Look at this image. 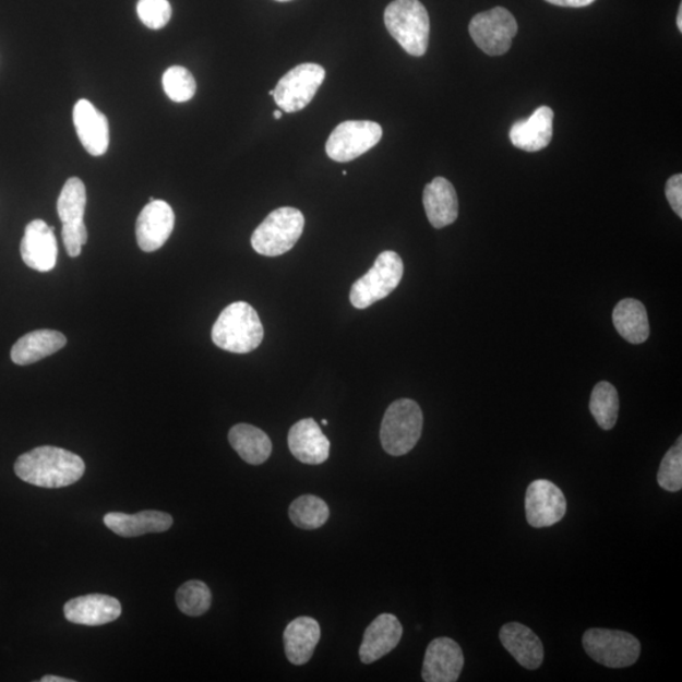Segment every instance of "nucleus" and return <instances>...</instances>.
<instances>
[{"mask_svg": "<svg viewBox=\"0 0 682 682\" xmlns=\"http://www.w3.org/2000/svg\"><path fill=\"white\" fill-rule=\"evenodd\" d=\"M657 483L668 492H679L682 488V439L665 454L657 472Z\"/></svg>", "mask_w": 682, "mask_h": 682, "instance_id": "nucleus-32", "label": "nucleus"}, {"mask_svg": "<svg viewBox=\"0 0 682 682\" xmlns=\"http://www.w3.org/2000/svg\"><path fill=\"white\" fill-rule=\"evenodd\" d=\"M423 428V415L412 399H397L384 414L381 424V443L384 452L403 456L419 443Z\"/></svg>", "mask_w": 682, "mask_h": 682, "instance_id": "nucleus-4", "label": "nucleus"}, {"mask_svg": "<svg viewBox=\"0 0 682 682\" xmlns=\"http://www.w3.org/2000/svg\"><path fill=\"white\" fill-rule=\"evenodd\" d=\"M613 324L623 339L642 344L648 339L649 324L645 304L635 299H624L613 311Z\"/></svg>", "mask_w": 682, "mask_h": 682, "instance_id": "nucleus-26", "label": "nucleus"}, {"mask_svg": "<svg viewBox=\"0 0 682 682\" xmlns=\"http://www.w3.org/2000/svg\"><path fill=\"white\" fill-rule=\"evenodd\" d=\"M502 645L527 670H537L543 662V645L533 630L521 623L503 625L500 632Z\"/></svg>", "mask_w": 682, "mask_h": 682, "instance_id": "nucleus-19", "label": "nucleus"}, {"mask_svg": "<svg viewBox=\"0 0 682 682\" xmlns=\"http://www.w3.org/2000/svg\"><path fill=\"white\" fill-rule=\"evenodd\" d=\"M104 524L118 536L139 537L168 531L174 519L168 513L159 511H143L136 515L110 512L104 516Z\"/></svg>", "mask_w": 682, "mask_h": 682, "instance_id": "nucleus-21", "label": "nucleus"}, {"mask_svg": "<svg viewBox=\"0 0 682 682\" xmlns=\"http://www.w3.org/2000/svg\"><path fill=\"white\" fill-rule=\"evenodd\" d=\"M594 420L603 430H612L620 411V397L613 384L600 382L594 387L589 404Z\"/></svg>", "mask_w": 682, "mask_h": 682, "instance_id": "nucleus-27", "label": "nucleus"}, {"mask_svg": "<svg viewBox=\"0 0 682 682\" xmlns=\"http://www.w3.org/2000/svg\"><path fill=\"white\" fill-rule=\"evenodd\" d=\"M290 519L294 525L302 529L323 527L331 516L327 504L316 495H301L290 505Z\"/></svg>", "mask_w": 682, "mask_h": 682, "instance_id": "nucleus-28", "label": "nucleus"}, {"mask_svg": "<svg viewBox=\"0 0 682 682\" xmlns=\"http://www.w3.org/2000/svg\"><path fill=\"white\" fill-rule=\"evenodd\" d=\"M63 613L71 623L96 627L117 621L122 614V606L113 597L89 594L69 600L63 607Z\"/></svg>", "mask_w": 682, "mask_h": 682, "instance_id": "nucleus-17", "label": "nucleus"}, {"mask_svg": "<svg viewBox=\"0 0 682 682\" xmlns=\"http://www.w3.org/2000/svg\"><path fill=\"white\" fill-rule=\"evenodd\" d=\"M384 23L393 38L416 58L428 51L430 19L420 0H395L384 12Z\"/></svg>", "mask_w": 682, "mask_h": 682, "instance_id": "nucleus-3", "label": "nucleus"}, {"mask_svg": "<svg viewBox=\"0 0 682 682\" xmlns=\"http://www.w3.org/2000/svg\"><path fill=\"white\" fill-rule=\"evenodd\" d=\"M323 424H324V427H326L327 420H323Z\"/></svg>", "mask_w": 682, "mask_h": 682, "instance_id": "nucleus-42", "label": "nucleus"}, {"mask_svg": "<svg viewBox=\"0 0 682 682\" xmlns=\"http://www.w3.org/2000/svg\"><path fill=\"white\" fill-rule=\"evenodd\" d=\"M67 336L56 331L31 332L13 345L11 358L15 364L29 366L50 357L65 347Z\"/></svg>", "mask_w": 682, "mask_h": 682, "instance_id": "nucleus-24", "label": "nucleus"}, {"mask_svg": "<svg viewBox=\"0 0 682 682\" xmlns=\"http://www.w3.org/2000/svg\"><path fill=\"white\" fill-rule=\"evenodd\" d=\"M383 131L371 120H348L335 128L326 142V154L336 163H349L372 149Z\"/></svg>", "mask_w": 682, "mask_h": 682, "instance_id": "nucleus-9", "label": "nucleus"}, {"mask_svg": "<svg viewBox=\"0 0 682 682\" xmlns=\"http://www.w3.org/2000/svg\"><path fill=\"white\" fill-rule=\"evenodd\" d=\"M677 23H678L679 31L682 32V5H680L679 8Z\"/></svg>", "mask_w": 682, "mask_h": 682, "instance_id": "nucleus-38", "label": "nucleus"}, {"mask_svg": "<svg viewBox=\"0 0 682 682\" xmlns=\"http://www.w3.org/2000/svg\"><path fill=\"white\" fill-rule=\"evenodd\" d=\"M41 682H75V680H70L67 678H59V677H44L41 680H39Z\"/></svg>", "mask_w": 682, "mask_h": 682, "instance_id": "nucleus-37", "label": "nucleus"}, {"mask_svg": "<svg viewBox=\"0 0 682 682\" xmlns=\"http://www.w3.org/2000/svg\"><path fill=\"white\" fill-rule=\"evenodd\" d=\"M58 240L53 228L41 219L32 220L21 243V255L26 266L38 272H50L58 263Z\"/></svg>", "mask_w": 682, "mask_h": 682, "instance_id": "nucleus-13", "label": "nucleus"}, {"mask_svg": "<svg viewBox=\"0 0 682 682\" xmlns=\"http://www.w3.org/2000/svg\"><path fill=\"white\" fill-rule=\"evenodd\" d=\"M273 116H275V119L278 120V119L283 118V111H280V109L276 110L275 113H273Z\"/></svg>", "mask_w": 682, "mask_h": 682, "instance_id": "nucleus-39", "label": "nucleus"}, {"mask_svg": "<svg viewBox=\"0 0 682 682\" xmlns=\"http://www.w3.org/2000/svg\"><path fill=\"white\" fill-rule=\"evenodd\" d=\"M518 24L513 14L503 7L479 13L469 24L472 41L489 56L507 52L516 37Z\"/></svg>", "mask_w": 682, "mask_h": 682, "instance_id": "nucleus-8", "label": "nucleus"}, {"mask_svg": "<svg viewBox=\"0 0 682 682\" xmlns=\"http://www.w3.org/2000/svg\"><path fill=\"white\" fill-rule=\"evenodd\" d=\"M87 198L82 180L71 178L63 184L58 200V214L62 224L84 222Z\"/></svg>", "mask_w": 682, "mask_h": 682, "instance_id": "nucleus-29", "label": "nucleus"}, {"mask_svg": "<svg viewBox=\"0 0 682 682\" xmlns=\"http://www.w3.org/2000/svg\"><path fill=\"white\" fill-rule=\"evenodd\" d=\"M553 133V111L549 107H540L526 120L513 124L510 139L513 146L537 152L549 146Z\"/></svg>", "mask_w": 682, "mask_h": 682, "instance_id": "nucleus-22", "label": "nucleus"}, {"mask_svg": "<svg viewBox=\"0 0 682 682\" xmlns=\"http://www.w3.org/2000/svg\"><path fill=\"white\" fill-rule=\"evenodd\" d=\"M404 635L403 624L393 614L384 613L375 618L364 632L359 648L360 661L373 663L395 649Z\"/></svg>", "mask_w": 682, "mask_h": 682, "instance_id": "nucleus-15", "label": "nucleus"}, {"mask_svg": "<svg viewBox=\"0 0 682 682\" xmlns=\"http://www.w3.org/2000/svg\"><path fill=\"white\" fill-rule=\"evenodd\" d=\"M546 2L559 7L583 8L593 4L596 0H546Z\"/></svg>", "mask_w": 682, "mask_h": 682, "instance_id": "nucleus-36", "label": "nucleus"}, {"mask_svg": "<svg viewBox=\"0 0 682 682\" xmlns=\"http://www.w3.org/2000/svg\"><path fill=\"white\" fill-rule=\"evenodd\" d=\"M264 331L250 303L238 301L224 309L215 321L212 339L216 347L236 355H247L260 347Z\"/></svg>", "mask_w": 682, "mask_h": 682, "instance_id": "nucleus-2", "label": "nucleus"}, {"mask_svg": "<svg viewBox=\"0 0 682 682\" xmlns=\"http://www.w3.org/2000/svg\"><path fill=\"white\" fill-rule=\"evenodd\" d=\"M583 647L594 661L609 669L629 668L641 655L639 641L623 631L591 629L584 633Z\"/></svg>", "mask_w": 682, "mask_h": 682, "instance_id": "nucleus-7", "label": "nucleus"}, {"mask_svg": "<svg viewBox=\"0 0 682 682\" xmlns=\"http://www.w3.org/2000/svg\"><path fill=\"white\" fill-rule=\"evenodd\" d=\"M176 603L183 614L200 617L205 614L212 606V591L200 581H190L181 585L176 593Z\"/></svg>", "mask_w": 682, "mask_h": 682, "instance_id": "nucleus-30", "label": "nucleus"}, {"mask_svg": "<svg viewBox=\"0 0 682 682\" xmlns=\"http://www.w3.org/2000/svg\"><path fill=\"white\" fill-rule=\"evenodd\" d=\"M320 637V624L314 618H296L284 633L287 660L296 666L308 663L314 655Z\"/></svg>", "mask_w": 682, "mask_h": 682, "instance_id": "nucleus-23", "label": "nucleus"}, {"mask_svg": "<svg viewBox=\"0 0 682 682\" xmlns=\"http://www.w3.org/2000/svg\"><path fill=\"white\" fill-rule=\"evenodd\" d=\"M303 214L295 207H279L272 212L252 236L256 253L278 256L291 251L302 236Z\"/></svg>", "mask_w": 682, "mask_h": 682, "instance_id": "nucleus-5", "label": "nucleus"}, {"mask_svg": "<svg viewBox=\"0 0 682 682\" xmlns=\"http://www.w3.org/2000/svg\"><path fill=\"white\" fill-rule=\"evenodd\" d=\"M15 475L41 488H63L76 483L85 472L79 455L56 446H39L22 454L14 464Z\"/></svg>", "mask_w": 682, "mask_h": 682, "instance_id": "nucleus-1", "label": "nucleus"}, {"mask_svg": "<svg viewBox=\"0 0 682 682\" xmlns=\"http://www.w3.org/2000/svg\"><path fill=\"white\" fill-rule=\"evenodd\" d=\"M74 124L80 142L87 154L99 157L109 147V122L89 100L82 99L74 107Z\"/></svg>", "mask_w": 682, "mask_h": 682, "instance_id": "nucleus-16", "label": "nucleus"}, {"mask_svg": "<svg viewBox=\"0 0 682 682\" xmlns=\"http://www.w3.org/2000/svg\"><path fill=\"white\" fill-rule=\"evenodd\" d=\"M229 443L242 459L251 465L268 460L272 443L267 433L248 423H238L229 431Z\"/></svg>", "mask_w": 682, "mask_h": 682, "instance_id": "nucleus-25", "label": "nucleus"}, {"mask_svg": "<svg viewBox=\"0 0 682 682\" xmlns=\"http://www.w3.org/2000/svg\"><path fill=\"white\" fill-rule=\"evenodd\" d=\"M61 235L70 256L82 254L83 247L87 243V229L84 222L62 224Z\"/></svg>", "mask_w": 682, "mask_h": 682, "instance_id": "nucleus-34", "label": "nucleus"}, {"mask_svg": "<svg viewBox=\"0 0 682 682\" xmlns=\"http://www.w3.org/2000/svg\"><path fill=\"white\" fill-rule=\"evenodd\" d=\"M423 206L433 228L441 229L455 223L459 203L453 183L444 178L433 179L424 187Z\"/></svg>", "mask_w": 682, "mask_h": 682, "instance_id": "nucleus-20", "label": "nucleus"}, {"mask_svg": "<svg viewBox=\"0 0 682 682\" xmlns=\"http://www.w3.org/2000/svg\"><path fill=\"white\" fill-rule=\"evenodd\" d=\"M276 2H290V0H276Z\"/></svg>", "mask_w": 682, "mask_h": 682, "instance_id": "nucleus-40", "label": "nucleus"}, {"mask_svg": "<svg viewBox=\"0 0 682 682\" xmlns=\"http://www.w3.org/2000/svg\"><path fill=\"white\" fill-rule=\"evenodd\" d=\"M525 510L529 526L551 527L564 518L567 503L563 491L552 481L537 479L527 488Z\"/></svg>", "mask_w": 682, "mask_h": 682, "instance_id": "nucleus-11", "label": "nucleus"}, {"mask_svg": "<svg viewBox=\"0 0 682 682\" xmlns=\"http://www.w3.org/2000/svg\"><path fill=\"white\" fill-rule=\"evenodd\" d=\"M136 13L144 26L160 29L170 22L172 8L168 0H140Z\"/></svg>", "mask_w": 682, "mask_h": 682, "instance_id": "nucleus-33", "label": "nucleus"}, {"mask_svg": "<svg viewBox=\"0 0 682 682\" xmlns=\"http://www.w3.org/2000/svg\"><path fill=\"white\" fill-rule=\"evenodd\" d=\"M270 95H272V96L275 95V91H271Z\"/></svg>", "mask_w": 682, "mask_h": 682, "instance_id": "nucleus-41", "label": "nucleus"}, {"mask_svg": "<svg viewBox=\"0 0 682 682\" xmlns=\"http://www.w3.org/2000/svg\"><path fill=\"white\" fill-rule=\"evenodd\" d=\"M164 91L175 103H184L194 98L196 82L188 69L171 67L165 71L163 77Z\"/></svg>", "mask_w": 682, "mask_h": 682, "instance_id": "nucleus-31", "label": "nucleus"}, {"mask_svg": "<svg viewBox=\"0 0 682 682\" xmlns=\"http://www.w3.org/2000/svg\"><path fill=\"white\" fill-rule=\"evenodd\" d=\"M325 70L316 63H301L279 80L275 101L286 113H296L309 106L321 84L324 83Z\"/></svg>", "mask_w": 682, "mask_h": 682, "instance_id": "nucleus-10", "label": "nucleus"}, {"mask_svg": "<svg viewBox=\"0 0 682 682\" xmlns=\"http://www.w3.org/2000/svg\"><path fill=\"white\" fill-rule=\"evenodd\" d=\"M464 668L463 649L452 638L433 639L424 654L422 679L427 682H455Z\"/></svg>", "mask_w": 682, "mask_h": 682, "instance_id": "nucleus-14", "label": "nucleus"}, {"mask_svg": "<svg viewBox=\"0 0 682 682\" xmlns=\"http://www.w3.org/2000/svg\"><path fill=\"white\" fill-rule=\"evenodd\" d=\"M288 447L297 460L309 465L323 464L331 454V441L314 419H303L294 424L288 432Z\"/></svg>", "mask_w": 682, "mask_h": 682, "instance_id": "nucleus-18", "label": "nucleus"}, {"mask_svg": "<svg viewBox=\"0 0 682 682\" xmlns=\"http://www.w3.org/2000/svg\"><path fill=\"white\" fill-rule=\"evenodd\" d=\"M404 277L403 259L392 251H386L376 256L374 266L367 275L359 278L350 290L352 307L364 310L373 303L386 299L396 290Z\"/></svg>", "mask_w": 682, "mask_h": 682, "instance_id": "nucleus-6", "label": "nucleus"}, {"mask_svg": "<svg viewBox=\"0 0 682 682\" xmlns=\"http://www.w3.org/2000/svg\"><path fill=\"white\" fill-rule=\"evenodd\" d=\"M666 198H668L672 211L682 218V175L672 176L666 183Z\"/></svg>", "mask_w": 682, "mask_h": 682, "instance_id": "nucleus-35", "label": "nucleus"}, {"mask_svg": "<svg viewBox=\"0 0 682 682\" xmlns=\"http://www.w3.org/2000/svg\"><path fill=\"white\" fill-rule=\"evenodd\" d=\"M175 227L172 207L164 200H152L135 224L136 243L143 252H155L167 242Z\"/></svg>", "mask_w": 682, "mask_h": 682, "instance_id": "nucleus-12", "label": "nucleus"}]
</instances>
